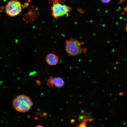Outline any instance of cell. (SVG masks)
<instances>
[{
	"label": "cell",
	"mask_w": 127,
	"mask_h": 127,
	"mask_svg": "<svg viewBox=\"0 0 127 127\" xmlns=\"http://www.w3.org/2000/svg\"><path fill=\"white\" fill-rule=\"evenodd\" d=\"M33 103L30 97L24 94L19 95L13 100V107L17 111L22 113L27 112L31 109Z\"/></svg>",
	"instance_id": "cell-1"
},
{
	"label": "cell",
	"mask_w": 127,
	"mask_h": 127,
	"mask_svg": "<svg viewBox=\"0 0 127 127\" xmlns=\"http://www.w3.org/2000/svg\"><path fill=\"white\" fill-rule=\"evenodd\" d=\"M85 42H79L76 39L71 38L65 41V50L70 56H76L82 52L85 53L87 51V48L81 47Z\"/></svg>",
	"instance_id": "cell-2"
},
{
	"label": "cell",
	"mask_w": 127,
	"mask_h": 127,
	"mask_svg": "<svg viewBox=\"0 0 127 127\" xmlns=\"http://www.w3.org/2000/svg\"><path fill=\"white\" fill-rule=\"evenodd\" d=\"M6 14L13 17L19 14L22 11L21 4L20 1L12 0L9 1L5 7Z\"/></svg>",
	"instance_id": "cell-3"
},
{
	"label": "cell",
	"mask_w": 127,
	"mask_h": 127,
	"mask_svg": "<svg viewBox=\"0 0 127 127\" xmlns=\"http://www.w3.org/2000/svg\"><path fill=\"white\" fill-rule=\"evenodd\" d=\"M52 16L56 19L68 14L71 8L65 5L59 3H53L51 7Z\"/></svg>",
	"instance_id": "cell-4"
},
{
	"label": "cell",
	"mask_w": 127,
	"mask_h": 127,
	"mask_svg": "<svg viewBox=\"0 0 127 127\" xmlns=\"http://www.w3.org/2000/svg\"><path fill=\"white\" fill-rule=\"evenodd\" d=\"M78 119L80 124L77 126V127H86V124L87 122L89 121H91L93 120L89 114L87 113L80 115Z\"/></svg>",
	"instance_id": "cell-5"
},
{
	"label": "cell",
	"mask_w": 127,
	"mask_h": 127,
	"mask_svg": "<svg viewBox=\"0 0 127 127\" xmlns=\"http://www.w3.org/2000/svg\"><path fill=\"white\" fill-rule=\"evenodd\" d=\"M46 60L47 64L51 66L56 65L59 61L58 56L55 54L52 53H49L46 56Z\"/></svg>",
	"instance_id": "cell-6"
},
{
	"label": "cell",
	"mask_w": 127,
	"mask_h": 127,
	"mask_svg": "<svg viewBox=\"0 0 127 127\" xmlns=\"http://www.w3.org/2000/svg\"><path fill=\"white\" fill-rule=\"evenodd\" d=\"M53 87L60 88L63 87L64 84V81L62 78L60 77L53 78L52 80Z\"/></svg>",
	"instance_id": "cell-7"
},
{
	"label": "cell",
	"mask_w": 127,
	"mask_h": 127,
	"mask_svg": "<svg viewBox=\"0 0 127 127\" xmlns=\"http://www.w3.org/2000/svg\"><path fill=\"white\" fill-rule=\"evenodd\" d=\"M53 77L52 76L50 77L47 80V84L48 86L53 87L52 83V80Z\"/></svg>",
	"instance_id": "cell-8"
},
{
	"label": "cell",
	"mask_w": 127,
	"mask_h": 127,
	"mask_svg": "<svg viewBox=\"0 0 127 127\" xmlns=\"http://www.w3.org/2000/svg\"><path fill=\"white\" fill-rule=\"evenodd\" d=\"M50 2H53V3H59L63 2L65 0H49Z\"/></svg>",
	"instance_id": "cell-9"
},
{
	"label": "cell",
	"mask_w": 127,
	"mask_h": 127,
	"mask_svg": "<svg viewBox=\"0 0 127 127\" xmlns=\"http://www.w3.org/2000/svg\"><path fill=\"white\" fill-rule=\"evenodd\" d=\"M103 3H107L110 1V0H101Z\"/></svg>",
	"instance_id": "cell-10"
},
{
	"label": "cell",
	"mask_w": 127,
	"mask_h": 127,
	"mask_svg": "<svg viewBox=\"0 0 127 127\" xmlns=\"http://www.w3.org/2000/svg\"><path fill=\"white\" fill-rule=\"evenodd\" d=\"M36 127H43L41 125H38L36 126Z\"/></svg>",
	"instance_id": "cell-11"
},
{
	"label": "cell",
	"mask_w": 127,
	"mask_h": 127,
	"mask_svg": "<svg viewBox=\"0 0 127 127\" xmlns=\"http://www.w3.org/2000/svg\"><path fill=\"white\" fill-rule=\"evenodd\" d=\"M126 30L127 31V27L126 28Z\"/></svg>",
	"instance_id": "cell-12"
}]
</instances>
